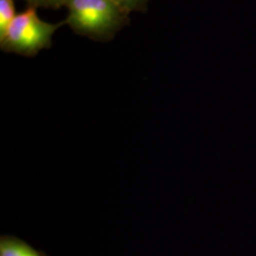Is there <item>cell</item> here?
Listing matches in <instances>:
<instances>
[{
  "instance_id": "cell-6",
  "label": "cell",
  "mask_w": 256,
  "mask_h": 256,
  "mask_svg": "<svg viewBox=\"0 0 256 256\" xmlns=\"http://www.w3.org/2000/svg\"><path fill=\"white\" fill-rule=\"evenodd\" d=\"M30 7H43V8H54L58 9L64 6L66 0H25Z\"/></svg>"
},
{
  "instance_id": "cell-1",
  "label": "cell",
  "mask_w": 256,
  "mask_h": 256,
  "mask_svg": "<svg viewBox=\"0 0 256 256\" xmlns=\"http://www.w3.org/2000/svg\"><path fill=\"white\" fill-rule=\"evenodd\" d=\"M68 23L79 34L93 39H110L122 27L128 12L113 0H66Z\"/></svg>"
},
{
  "instance_id": "cell-5",
  "label": "cell",
  "mask_w": 256,
  "mask_h": 256,
  "mask_svg": "<svg viewBox=\"0 0 256 256\" xmlns=\"http://www.w3.org/2000/svg\"><path fill=\"white\" fill-rule=\"evenodd\" d=\"M120 8L126 12L132 10H142L146 7L148 0H113Z\"/></svg>"
},
{
  "instance_id": "cell-4",
  "label": "cell",
  "mask_w": 256,
  "mask_h": 256,
  "mask_svg": "<svg viewBox=\"0 0 256 256\" xmlns=\"http://www.w3.org/2000/svg\"><path fill=\"white\" fill-rule=\"evenodd\" d=\"M16 14L14 0H0V37L6 32Z\"/></svg>"
},
{
  "instance_id": "cell-2",
  "label": "cell",
  "mask_w": 256,
  "mask_h": 256,
  "mask_svg": "<svg viewBox=\"0 0 256 256\" xmlns=\"http://www.w3.org/2000/svg\"><path fill=\"white\" fill-rule=\"evenodd\" d=\"M64 22H45L38 18L36 8L28 6L16 16L6 32L0 37V45L8 52L27 56L36 54L39 50L50 46L52 36Z\"/></svg>"
},
{
  "instance_id": "cell-3",
  "label": "cell",
  "mask_w": 256,
  "mask_h": 256,
  "mask_svg": "<svg viewBox=\"0 0 256 256\" xmlns=\"http://www.w3.org/2000/svg\"><path fill=\"white\" fill-rule=\"evenodd\" d=\"M0 256H41V254L20 240L3 238L0 242Z\"/></svg>"
}]
</instances>
